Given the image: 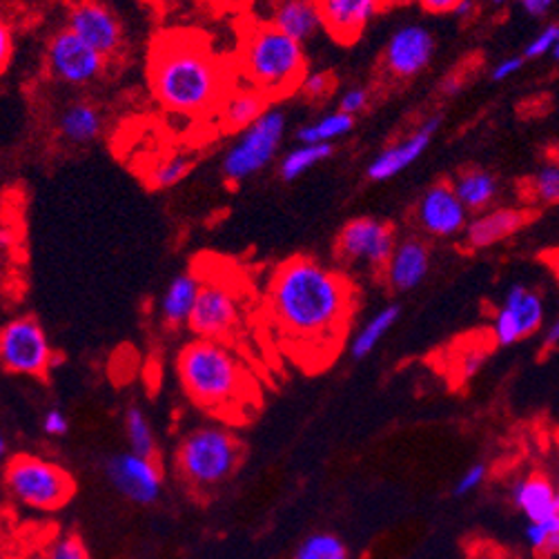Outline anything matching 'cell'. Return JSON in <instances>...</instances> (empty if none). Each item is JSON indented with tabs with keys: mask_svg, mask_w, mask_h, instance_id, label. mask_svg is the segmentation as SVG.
I'll use <instances>...</instances> for the list:
<instances>
[{
	"mask_svg": "<svg viewBox=\"0 0 559 559\" xmlns=\"http://www.w3.org/2000/svg\"><path fill=\"white\" fill-rule=\"evenodd\" d=\"M383 8L385 5L377 3V0H325V3H319L323 27L332 38L342 43L357 40Z\"/></svg>",
	"mask_w": 559,
	"mask_h": 559,
	"instance_id": "obj_17",
	"label": "cell"
},
{
	"mask_svg": "<svg viewBox=\"0 0 559 559\" xmlns=\"http://www.w3.org/2000/svg\"><path fill=\"white\" fill-rule=\"evenodd\" d=\"M150 85L156 100L179 115H203L226 98L223 70L194 34H170L154 45Z\"/></svg>",
	"mask_w": 559,
	"mask_h": 559,
	"instance_id": "obj_2",
	"label": "cell"
},
{
	"mask_svg": "<svg viewBox=\"0 0 559 559\" xmlns=\"http://www.w3.org/2000/svg\"><path fill=\"white\" fill-rule=\"evenodd\" d=\"M43 559H90V555L76 537H61L45 550Z\"/></svg>",
	"mask_w": 559,
	"mask_h": 559,
	"instance_id": "obj_36",
	"label": "cell"
},
{
	"mask_svg": "<svg viewBox=\"0 0 559 559\" xmlns=\"http://www.w3.org/2000/svg\"><path fill=\"white\" fill-rule=\"evenodd\" d=\"M332 156V145H297L290 150L282 163H278V175L284 181H297L301 175H306L310 167Z\"/></svg>",
	"mask_w": 559,
	"mask_h": 559,
	"instance_id": "obj_29",
	"label": "cell"
},
{
	"mask_svg": "<svg viewBox=\"0 0 559 559\" xmlns=\"http://www.w3.org/2000/svg\"><path fill=\"white\" fill-rule=\"evenodd\" d=\"M462 0H426L421 3V10L428 14H457Z\"/></svg>",
	"mask_w": 559,
	"mask_h": 559,
	"instance_id": "obj_44",
	"label": "cell"
},
{
	"mask_svg": "<svg viewBox=\"0 0 559 559\" xmlns=\"http://www.w3.org/2000/svg\"><path fill=\"white\" fill-rule=\"evenodd\" d=\"M126 432H128V441H130V453L147 457V460L154 457V451H156L154 432H152L150 421L141 408H130L126 413Z\"/></svg>",
	"mask_w": 559,
	"mask_h": 559,
	"instance_id": "obj_30",
	"label": "cell"
},
{
	"mask_svg": "<svg viewBox=\"0 0 559 559\" xmlns=\"http://www.w3.org/2000/svg\"><path fill=\"white\" fill-rule=\"evenodd\" d=\"M552 59L559 61V34H557V45H555V49H552Z\"/></svg>",
	"mask_w": 559,
	"mask_h": 559,
	"instance_id": "obj_49",
	"label": "cell"
},
{
	"mask_svg": "<svg viewBox=\"0 0 559 559\" xmlns=\"http://www.w3.org/2000/svg\"><path fill=\"white\" fill-rule=\"evenodd\" d=\"M267 98L257 90H237L223 98L221 105V121L226 130L246 132L265 115Z\"/></svg>",
	"mask_w": 559,
	"mask_h": 559,
	"instance_id": "obj_23",
	"label": "cell"
},
{
	"mask_svg": "<svg viewBox=\"0 0 559 559\" xmlns=\"http://www.w3.org/2000/svg\"><path fill=\"white\" fill-rule=\"evenodd\" d=\"M439 126H441V117H432V119L424 121V126L417 132H413L411 136H406L402 143L379 152L368 165V170H366L368 179L381 183V181H388V179L397 177L400 173H404L406 167H411L430 147L432 136L437 134Z\"/></svg>",
	"mask_w": 559,
	"mask_h": 559,
	"instance_id": "obj_16",
	"label": "cell"
},
{
	"mask_svg": "<svg viewBox=\"0 0 559 559\" xmlns=\"http://www.w3.org/2000/svg\"><path fill=\"white\" fill-rule=\"evenodd\" d=\"M177 370L188 397L205 411L228 413L246 404L248 374L235 353L221 342H190L179 353Z\"/></svg>",
	"mask_w": 559,
	"mask_h": 559,
	"instance_id": "obj_3",
	"label": "cell"
},
{
	"mask_svg": "<svg viewBox=\"0 0 559 559\" xmlns=\"http://www.w3.org/2000/svg\"><path fill=\"white\" fill-rule=\"evenodd\" d=\"M103 121L98 109L90 103H74L68 109H63V115L59 119V130L66 141L85 145L92 143L100 134Z\"/></svg>",
	"mask_w": 559,
	"mask_h": 559,
	"instance_id": "obj_24",
	"label": "cell"
},
{
	"mask_svg": "<svg viewBox=\"0 0 559 559\" xmlns=\"http://www.w3.org/2000/svg\"><path fill=\"white\" fill-rule=\"evenodd\" d=\"M201 278L194 272H183L173 278L160 297V317L167 325L190 323L201 295Z\"/></svg>",
	"mask_w": 559,
	"mask_h": 559,
	"instance_id": "obj_22",
	"label": "cell"
},
{
	"mask_svg": "<svg viewBox=\"0 0 559 559\" xmlns=\"http://www.w3.org/2000/svg\"><path fill=\"white\" fill-rule=\"evenodd\" d=\"M402 314V308L390 304L385 308H381L379 312H374L366 323L364 328L355 334V340L350 344V355L353 359H366L370 357V353L381 344V340L385 337V334L393 330V325L397 323Z\"/></svg>",
	"mask_w": 559,
	"mask_h": 559,
	"instance_id": "obj_26",
	"label": "cell"
},
{
	"mask_svg": "<svg viewBox=\"0 0 559 559\" xmlns=\"http://www.w3.org/2000/svg\"><path fill=\"white\" fill-rule=\"evenodd\" d=\"M486 357H488V353H486V350H481V348H473V350H468V353L464 355L462 364H460V374H462V379H471V377H475V374L479 372V368L484 366Z\"/></svg>",
	"mask_w": 559,
	"mask_h": 559,
	"instance_id": "obj_42",
	"label": "cell"
},
{
	"mask_svg": "<svg viewBox=\"0 0 559 559\" xmlns=\"http://www.w3.org/2000/svg\"><path fill=\"white\" fill-rule=\"evenodd\" d=\"M355 126V119L344 115V111H330V115L321 117L319 121L304 126L297 130V139L304 145H332L334 139L346 136Z\"/></svg>",
	"mask_w": 559,
	"mask_h": 559,
	"instance_id": "obj_28",
	"label": "cell"
},
{
	"mask_svg": "<svg viewBox=\"0 0 559 559\" xmlns=\"http://www.w3.org/2000/svg\"><path fill=\"white\" fill-rule=\"evenodd\" d=\"M435 56V38L419 23L402 25L388 38L383 49V68L395 79H413L421 74Z\"/></svg>",
	"mask_w": 559,
	"mask_h": 559,
	"instance_id": "obj_12",
	"label": "cell"
},
{
	"mask_svg": "<svg viewBox=\"0 0 559 559\" xmlns=\"http://www.w3.org/2000/svg\"><path fill=\"white\" fill-rule=\"evenodd\" d=\"M284 134L286 115L282 109H267L254 126L241 132L239 141L228 150L226 158H223V175L230 183H241L254 177L272 163Z\"/></svg>",
	"mask_w": 559,
	"mask_h": 559,
	"instance_id": "obj_7",
	"label": "cell"
},
{
	"mask_svg": "<svg viewBox=\"0 0 559 559\" xmlns=\"http://www.w3.org/2000/svg\"><path fill=\"white\" fill-rule=\"evenodd\" d=\"M105 471L115 488L134 504H154L160 495V473L147 457L134 453L115 455Z\"/></svg>",
	"mask_w": 559,
	"mask_h": 559,
	"instance_id": "obj_15",
	"label": "cell"
},
{
	"mask_svg": "<svg viewBox=\"0 0 559 559\" xmlns=\"http://www.w3.org/2000/svg\"><path fill=\"white\" fill-rule=\"evenodd\" d=\"M531 194L542 205L559 203V163H546L531 181Z\"/></svg>",
	"mask_w": 559,
	"mask_h": 559,
	"instance_id": "obj_33",
	"label": "cell"
},
{
	"mask_svg": "<svg viewBox=\"0 0 559 559\" xmlns=\"http://www.w3.org/2000/svg\"><path fill=\"white\" fill-rule=\"evenodd\" d=\"M368 100H370V96L364 87H353L340 98V111H344V115L355 119V115H359V111H364L368 107Z\"/></svg>",
	"mask_w": 559,
	"mask_h": 559,
	"instance_id": "obj_37",
	"label": "cell"
},
{
	"mask_svg": "<svg viewBox=\"0 0 559 559\" xmlns=\"http://www.w3.org/2000/svg\"><path fill=\"white\" fill-rule=\"evenodd\" d=\"M559 533V515L544 520V522H528L524 528V537L528 542V546L537 552H542L548 544V539Z\"/></svg>",
	"mask_w": 559,
	"mask_h": 559,
	"instance_id": "obj_34",
	"label": "cell"
},
{
	"mask_svg": "<svg viewBox=\"0 0 559 559\" xmlns=\"http://www.w3.org/2000/svg\"><path fill=\"white\" fill-rule=\"evenodd\" d=\"M501 306H507L518 317L524 340L533 337V334H537L539 328L544 325L546 310H544L542 297L535 290H531V288H526L522 284H515L507 293L504 304H501Z\"/></svg>",
	"mask_w": 559,
	"mask_h": 559,
	"instance_id": "obj_25",
	"label": "cell"
},
{
	"mask_svg": "<svg viewBox=\"0 0 559 559\" xmlns=\"http://www.w3.org/2000/svg\"><path fill=\"white\" fill-rule=\"evenodd\" d=\"M522 10H524L528 16H533V19H544V16H548V12L552 10V3H550V0H524Z\"/></svg>",
	"mask_w": 559,
	"mask_h": 559,
	"instance_id": "obj_45",
	"label": "cell"
},
{
	"mask_svg": "<svg viewBox=\"0 0 559 559\" xmlns=\"http://www.w3.org/2000/svg\"><path fill=\"white\" fill-rule=\"evenodd\" d=\"M522 68H524V56H509V59L499 61V63L492 68L490 79H492L495 83H501V81L511 79L513 74H518Z\"/></svg>",
	"mask_w": 559,
	"mask_h": 559,
	"instance_id": "obj_41",
	"label": "cell"
},
{
	"mask_svg": "<svg viewBox=\"0 0 559 559\" xmlns=\"http://www.w3.org/2000/svg\"><path fill=\"white\" fill-rule=\"evenodd\" d=\"M0 455L8 457V439H5V437L0 439Z\"/></svg>",
	"mask_w": 559,
	"mask_h": 559,
	"instance_id": "obj_48",
	"label": "cell"
},
{
	"mask_svg": "<svg viewBox=\"0 0 559 559\" xmlns=\"http://www.w3.org/2000/svg\"><path fill=\"white\" fill-rule=\"evenodd\" d=\"M559 346V317L550 323L548 332L544 334V348L550 350V348H557Z\"/></svg>",
	"mask_w": 559,
	"mask_h": 559,
	"instance_id": "obj_46",
	"label": "cell"
},
{
	"mask_svg": "<svg viewBox=\"0 0 559 559\" xmlns=\"http://www.w3.org/2000/svg\"><path fill=\"white\" fill-rule=\"evenodd\" d=\"M47 68L53 79L68 85H87L105 70V56L90 47L70 27L56 32L47 45Z\"/></svg>",
	"mask_w": 559,
	"mask_h": 559,
	"instance_id": "obj_9",
	"label": "cell"
},
{
	"mask_svg": "<svg viewBox=\"0 0 559 559\" xmlns=\"http://www.w3.org/2000/svg\"><path fill=\"white\" fill-rule=\"evenodd\" d=\"M239 462V439L221 426H201L192 430L177 451V468L194 488H212L226 481Z\"/></svg>",
	"mask_w": 559,
	"mask_h": 559,
	"instance_id": "obj_5",
	"label": "cell"
},
{
	"mask_svg": "<svg viewBox=\"0 0 559 559\" xmlns=\"http://www.w3.org/2000/svg\"><path fill=\"white\" fill-rule=\"evenodd\" d=\"M557 34H559V23L546 25L524 49V59H539V56L552 53L557 45Z\"/></svg>",
	"mask_w": 559,
	"mask_h": 559,
	"instance_id": "obj_35",
	"label": "cell"
},
{
	"mask_svg": "<svg viewBox=\"0 0 559 559\" xmlns=\"http://www.w3.org/2000/svg\"><path fill=\"white\" fill-rule=\"evenodd\" d=\"M455 194L460 197V201L464 203L466 210H486L495 197H497V179L486 173V170H468V173H462L455 183Z\"/></svg>",
	"mask_w": 559,
	"mask_h": 559,
	"instance_id": "obj_27",
	"label": "cell"
},
{
	"mask_svg": "<svg viewBox=\"0 0 559 559\" xmlns=\"http://www.w3.org/2000/svg\"><path fill=\"white\" fill-rule=\"evenodd\" d=\"M270 23L297 43L310 40L323 27L319 3H310V0H286V3H278Z\"/></svg>",
	"mask_w": 559,
	"mask_h": 559,
	"instance_id": "obj_21",
	"label": "cell"
},
{
	"mask_svg": "<svg viewBox=\"0 0 559 559\" xmlns=\"http://www.w3.org/2000/svg\"><path fill=\"white\" fill-rule=\"evenodd\" d=\"M513 501L528 522L559 515V490L542 475H528L513 486Z\"/></svg>",
	"mask_w": 559,
	"mask_h": 559,
	"instance_id": "obj_20",
	"label": "cell"
},
{
	"mask_svg": "<svg viewBox=\"0 0 559 559\" xmlns=\"http://www.w3.org/2000/svg\"><path fill=\"white\" fill-rule=\"evenodd\" d=\"M419 226L432 237H455L468 228V210L451 183L430 186L417 205Z\"/></svg>",
	"mask_w": 559,
	"mask_h": 559,
	"instance_id": "obj_13",
	"label": "cell"
},
{
	"mask_svg": "<svg viewBox=\"0 0 559 559\" xmlns=\"http://www.w3.org/2000/svg\"><path fill=\"white\" fill-rule=\"evenodd\" d=\"M190 170H192V160L186 154H175L170 158L156 163L147 175V181L152 188H158V190L175 188L190 175Z\"/></svg>",
	"mask_w": 559,
	"mask_h": 559,
	"instance_id": "obj_31",
	"label": "cell"
},
{
	"mask_svg": "<svg viewBox=\"0 0 559 559\" xmlns=\"http://www.w3.org/2000/svg\"><path fill=\"white\" fill-rule=\"evenodd\" d=\"M241 70L252 83V90L265 98L286 96L301 87L306 79L304 47L272 23H259L246 34Z\"/></svg>",
	"mask_w": 559,
	"mask_h": 559,
	"instance_id": "obj_4",
	"label": "cell"
},
{
	"mask_svg": "<svg viewBox=\"0 0 559 559\" xmlns=\"http://www.w3.org/2000/svg\"><path fill=\"white\" fill-rule=\"evenodd\" d=\"M531 221V212L518 207H497L475 216L466 228V243L473 250L490 248L520 233Z\"/></svg>",
	"mask_w": 559,
	"mask_h": 559,
	"instance_id": "obj_19",
	"label": "cell"
},
{
	"mask_svg": "<svg viewBox=\"0 0 559 559\" xmlns=\"http://www.w3.org/2000/svg\"><path fill=\"white\" fill-rule=\"evenodd\" d=\"M486 475H488V471H486L484 464L471 466V468L460 477V481L455 484V495H468V492L477 490V488L484 484Z\"/></svg>",
	"mask_w": 559,
	"mask_h": 559,
	"instance_id": "obj_38",
	"label": "cell"
},
{
	"mask_svg": "<svg viewBox=\"0 0 559 559\" xmlns=\"http://www.w3.org/2000/svg\"><path fill=\"white\" fill-rule=\"evenodd\" d=\"M539 555H542V559H559V533H555V535L548 539L546 548H544Z\"/></svg>",
	"mask_w": 559,
	"mask_h": 559,
	"instance_id": "obj_47",
	"label": "cell"
},
{
	"mask_svg": "<svg viewBox=\"0 0 559 559\" xmlns=\"http://www.w3.org/2000/svg\"><path fill=\"white\" fill-rule=\"evenodd\" d=\"M239 319L241 306L235 290L226 284L205 282L188 328L197 334V340L221 342L237 328Z\"/></svg>",
	"mask_w": 559,
	"mask_h": 559,
	"instance_id": "obj_11",
	"label": "cell"
},
{
	"mask_svg": "<svg viewBox=\"0 0 559 559\" xmlns=\"http://www.w3.org/2000/svg\"><path fill=\"white\" fill-rule=\"evenodd\" d=\"M43 430L49 437H63L70 430V421H68V417L59 408H51L43 417Z\"/></svg>",
	"mask_w": 559,
	"mask_h": 559,
	"instance_id": "obj_40",
	"label": "cell"
},
{
	"mask_svg": "<svg viewBox=\"0 0 559 559\" xmlns=\"http://www.w3.org/2000/svg\"><path fill=\"white\" fill-rule=\"evenodd\" d=\"M332 87V79L325 74V72H312V74H306L304 83H301V92L310 98H321L330 92Z\"/></svg>",
	"mask_w": 559,
	"mask_h": 559,
	"instance_id": "obj_39",
	"label": "cell"
},
{
	"mask_svg": "<svg viewBox=\"0 0 559 559\" xmlns=\"http://www.w3.org/2000/svg\"><path fill=\"white\" fill-rule=\"evenodd\" d=\"M353 304L355 290L348 278L308 257L284 261L270 278V314L299 353L337 355Z\"/></svg>",
	"mask_w": 559,
	"mask_h": 559,
	"instance_id": "obj_1",
	"label": "cell"
},
{
	"mask_svg": "<svg viewBox=\"0 0 559 559\" xmlns=\"http://www.w3.org/2000/svg\"><path fill=\"white\" fill-rule=\"evenodd\" d=\"M295 559H348V548L337 535L314 533L299 546Z\"/></svg>",
	"mask_w": 559,
	"mask_h": 559,
	"instance_id": "obj_32",
	"label": "cell"
},
{
	"mask_svg": "<svg viewBox=\"0 0 559 559\" xmlns=\"http://www.w3.org/2000/svg\"><path fill=\"white\" fill-rule=\"evenodd\" d=\"M68 27L105 59L123 47V27L117 14L100 3H76L70 8Z\"/></svg>",
	"mask_w": 559,
	"mask_h": 559,
	"instance_id": "obj_14",
	"label": "cell"
},
{
	"mask_svg": "<svg viewBox=\"0 0 559 559\" xmlns=\"http://www.w3.org/2000/svg\"><path fill=\"white\" fill-rule=\"evenodd\" d=\"M51 357L47 334L34 317L12 319L0 332V361L12 374L45 377Z\"/></svg>",
	"mask_w": 559,
	"mask_h": 559,
	"instance_id": "obj_8",
	"label": "cell"
},
{
	"mask_svg": "<svg viewBox=\"0 0 559 559\" xmlns=\"http://www.w3.org/2000/svg\"><path fill=\"white\" fill-rule=\"evenodd\" d=\"M5 486L19 504L34 511L63 509L76 488L68 471L36 455H14L5 468Z\"/></svg>",
	"mask_w": 559,
	"mask_h": 559,
	"instance_id": "obj_6",
	"label": "cell"
},
{
	"mask_svg": "<svg viewBox=\"0 0 559 559\" xmlns=\"http://www.w3.org/2000/svg\"><path fill=\"white\" fill-rule=\"evenodd\" d=\"M430 270V250L419 239H404L397 243L385 265V282L395 293H411L424 284Z\"/></svg>",
	"mask_w": 559,
	"mask_h": 559,
	"instance_id": "obj_18",
	"label": "cell"
},
{
	"mask_svg": "<svg viewBox=\"0 0 559 559\" xmlns=\"http://www.w3.org/2000/svg\"><path fill=\"white\" fill-rule=\"evenodd\" d=\"M397 237L390 223L377 218H353L337 237V252L346 261H364L374 270H383L397 248Z\"/></svg>",
	"mask_w": 559,
	"mask_h": 559,
	"instance_id": "obj_10",
	"label": "cell"
},
{
	"mask_svg": "<svg viewBox=\"0 0 559 559\" xmlns=\"http://www.w3.org/2000/svg\"><path fill=\"white\" fill-rule=\"evenodd\" d=\"M14 53V40H12V29L3 23L0 25V70H8L10 59Z\"/></svg>",
	"mask_w": 559,
	"mask_h": 559,
	"instance_id": "obj_43",
	"label": "cell"
}]
</instances>
